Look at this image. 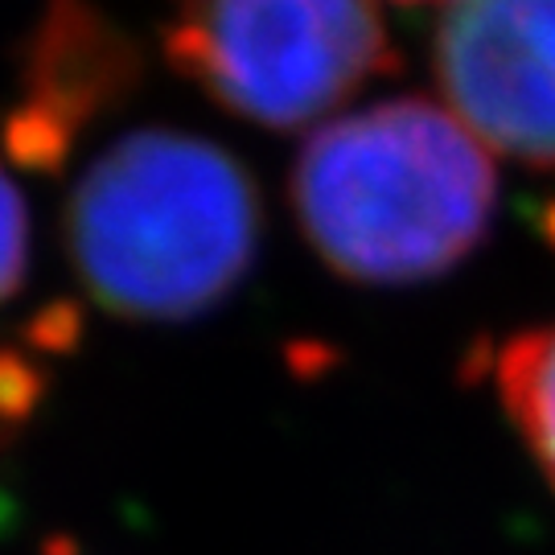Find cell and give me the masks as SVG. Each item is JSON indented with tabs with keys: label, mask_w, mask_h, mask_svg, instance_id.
Masks as SVG:
<instances>
[{
	"label": "cell",
	"mask_w": 555,
	"mask_h": 555,
	"mask_svg": "<svg viewBox=\"0 0 555 555\" xmlns=\"http://www.w3.org/2000/svg\"><path fill=\"white\" fill-rule=\"evenodd\" d=\"M486 144L437 103L391 100L321 124L293 165V206L337 276L416 284L474 251L494 215Z\"/></svg>",
	"instance_id": "obj_1"
},
{
	"label": "cell",
	"mask_w": 555,
	"mask_h": 555,
	"mask_svg": "<svg viewBox=\"0 0 555 555\" xmlns=\"http://www.w3.org/2000/svg\"><path fill=\"white\" fill-rule=\"evenodd\" d=\"M66 243L91 300L128 321H185L247 276L259 198L243 165L185 132H132L70 194Z\"/></svg>",
	"instance_id": "obj_2"
},
{
	"label": "cell",
	"mask_w": 555,
	"mask_h": 555,
	"mask_svg": "<svg viewBox=\"0 0 555 555\" xmlns=\"http://www.w3.org/2000/svg\"><path fill=\"white\" fill-rule=\"evenodd\" d=\"M169 59L263 128L334 112L391 66L371 0H173Z\"/></svg>",
	"instance_id": "obj_3"
},
{
	"label": "cell",
	"mask_w": 555,
	"mask_h": 555,
	"mask_svg": "<svg viewBox=\"0 0 555 555\" xmlns=\"http://www.w3.org/2000/svg\"><path fill=\"white\" fill-rule=\"evenodd\" d=\"M437 75L481 144L555 169V0H453Z\"/></svg>",
	"instance_id": "obj_4"
},
{
	"label": "cell",
	"mask_w": 555,
	"mask_h": 555,
	"mask_svg": "<svg viewBox=\"0 0 555 555\" xmlns=\"http://www.w3.org/2000/svg\"><path fill=\"white\" fill-rule=\"evenodd\" d=\"M498 399L555 490V325L515 334L494 358Z\"/></svg>",
	"instance_id": "obj_5"
},
{
	"label": "cell",
	"mask_w": 555,
	"mask_h": 555,
	"mask_svg": "<svg viewBox=\"0 0 555 555\" xmlns=\"http://www.w3.org/2000/svg\"><path fill=\"white\" fill-rule=\"evenodd\" d=\"M25 268H29V215L17 185L0 173V305L13 300Z\"/></svg>",
	"instance_id": "obj_6"
},
{
	"label": "cell",
	"mask_w": 555,
	"mask_h": 555,
	"mask_svg": "<svg viewBox=\"0 0 555 555\" xmlns=\"http://www.w3.org/2000/svg\"><path fill=\"white\" fill-rule=\"evenodd\" d=\"M539 227H543V238L555 247V202H547L543 206V215H539Z\"/></svg>",
	"instance_id": "obj_7"
}]
</instances>
